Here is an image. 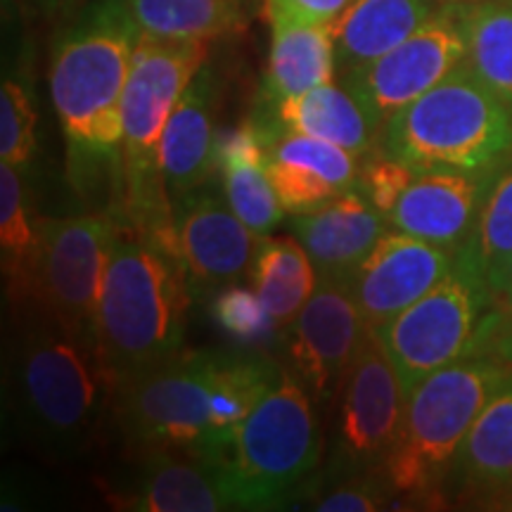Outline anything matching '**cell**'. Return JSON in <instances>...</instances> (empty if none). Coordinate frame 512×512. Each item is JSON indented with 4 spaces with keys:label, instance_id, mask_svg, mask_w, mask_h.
Returning a JSON list of instances; mask_svg holds the SVG:
<instances>
[{
    "label": "cell",
    "instance_id": "6da1fadb",
    "mask_svg": "<svg viewBox=\"0 0 512 512\" xmlns=\"http://www.w3.org/2000/svg\"><path fill=\"white\" fill-rule=\"evenodd\" d=\"M12 306L5 366L12 413L43 456H83L114 401V380L100 347L64 328L34 297Z\"/></svg>",
    "mask_w": 512,
    "mask_h": 512
},
{
    "label": "cell",
    "instance_id": "7a4b0ae2",
    "mask_svg": "<svg viewBox=\"0 0 512 512\" xmlns=\"http://www.w3.org/2000/svg\"><path fill=\"white\" fill-rule=\"evenodd\" d=\"M190 299L181 259L114 223L98 309V347L114 389L181 354Z\"/></svg>",
    "mask_w": 512,
    "mask_h": 512
},
{
    "label": "cell",
    "instance_id": "3957f363",
    "mask_svg": "<svg viewBox=\"0 0 512 512\" xmlns=\"http://www.w3.org/2000/svg\"><path fill=\"white\" fill-rule=\"evenodd\" d=\"M219 470L233 510H280L309 494L323 460L311 394L290 370L219 448H200Z\"/></svg>",
    "mask_w": 512,
    "mask_h": 512
},
{
    "label": "cell",
    "instance_id": "277c9868",
    "mask_svg": "<svg viewBox=\"0 0 512 512\" xmlns=\"http://www.w3.org/2000/svg\"><path fill=\"white\" fill-rule=\"evenodd\" d=\"M140 36L126 0H93L55 41L50 98L69 145L121 150V93Z\"/></svg>",
    "mask_w": 512,
    "mask_h": 512
},
{
    "label": "cell",
    "instance_id": "5b68a950",
    "mask_svg": "<svg viewBox=\"0 0 512 512\" xmlns=\"http://www.w3.org/2000/svg\"><path fill=\"white\" fill-rule=\"evenodd\" d=\"M512 373L491 354H472L427 375L406 394L399 434L382 477L394 496L441 501L465 434L484 403Z\"/></svg>",
    "mask_w": 512,
    "mask_h": 512
},
{
    "label": "cell",
    "instance_id": "8992f818",
    "mask_svg": "<svg viewBox=\"0 0 512 512\" xmlns=\"http://www.w3.org/2000/svg\"><path fill=\"white\" fill-rule=\"evenodd\" d=\"M377 147L418 171H491L512 152V110L463 62L384 121Z\"/></svg>",
    "mask_w": 512,
    "mask_h": 512
},
{
    "label": "cell",
    "instance_id": "52a82bcc",
    "mask_svg": "<svg viewBox=\"0 0 512 512\" xmlns=\"http://www.w3.org/2000/svg\"><path fill=\"white\" fill-rule=\"evenodd\" d=\"M501 313L482 266L465 242L451 271L375 335L408 394L427 375L460 358L486 354Z\"/></svg>",
    "mask_w": 512,
    "mask_h": 512
},
{
    "label": "cell",
    "instance_id": "ba28073f",
    "mask_svg": "<svg viewBox=\"0 0 512 512\" xmlns=\"http://www.w3.org/2000/svg\"><path fill=\"white\" fill-rule=\"evenodd\" d=\"M216 363L219 351H181L117 384L112 413L133 453L202 444Z\"/></svg>",
    "mask_w": 512,
    "mask_h": 512
},
{
    "label": "cell",
    "instance_id": "9c48e42d",
    "mask_svg": "<svg viewBox=\"0 0 512 512\" xmlns=\"http://www.w3.org/2000/svg\"><path fill=\"white\" fill-rule=\"evenodd\" d=\"M403 392L394 363L375 332H366L332 401L330 456L320 477L382 475L399 434Z\"/></svg>",
    "mask_w": 512,
    "mask_h": 512
},
{
    "label": "cell",
    "instance_id": "30bf717a",
    "mask_svg": "<svg viewBox=\"0 0 512 512\" xmlns=\"http://www.w3.org/2000/svg\"><path fill=\"white\" fill-rule=\"evenodd\" d=\"M209 43L164 41L140 36L133 53L124 93H121V121H124V155L128 185L162 178L157 147L178 100L188 91L190 81L207 64Z\"/></svg>",
    "mask_w": 512,
    "mask_h": 512
},
{
    "label": "cell",
    "instance_id": "8fae6325",
    "mask_svg": "<svg viewBox=\"0 0 512 512\" xmlns=\"http://www.w3.org/2000/svg\"><path fill=\"white\" fill-rule=\"evenodd\" d=\"M114 221L91 211L41 219V261L36 290L67 330L98 344V309Z\"/></svg>",
    "mask_w": 512,
    "mask_h": 512
},
{
    "label": "cell",
    "instance_id": "7c38bea8",
    "mask_svg": "<svg viewBox=\"0 0 512 512\" xmlns=\"http://www.w3.org/2000/svg\"><path fill=\"white\" fill-rule=\"evenodd\" d=\"M366 332L349 280L332 278L318 280L304 309L280 332L290 361L287 370L318 408L332 406Z\"/></svg>",
    "mask_w": 512,
    "mask_h": 512
},
{
    "label": "cell",
    "instance_id": "4fadbf2b",
    "mask_svg": "<svg viewBox=\"0 0 512 512\" xmlns=\"http://www.w3.org/2000/svg\"><path fill=\"white\" fill-rule=\"evenodd\" d=\"M460 8H439L411 38L380 60L342 74L382 124L465 62Z\"/></svg>",
    "mask_w": 512,
    "mask_h": 512
},
{
    "label": "cell",
    "instance_id": "5bb4252c",
    "mask_svg": "<svg viewBox=\"0 0 512 512\" xmlns=\"http://www.w3.org/2000/svg\"><path fill=\"white\" fill-rule=\"evenodd\" d=\"M171 204L190 297H209L247 278L261 235L238 219L223 190L209 181Z\"/></svg>",
    "mask_w": 512,
    "mask_h": 512
},
{
    "label": "cell",
    "instance_id": "9a60e30c",
    "mask_svg": "<svg viewBox=\"0 0 512 512\" xmlns=\"http://www.w3.org/2000/svg\"><path fill=\"white\" fill-rule=\"evenodd\" d=\"M458 249L411 238L399 230L384 233L349 278L366 328L375 332L425 297L451 271Z\"/></svg>",
    "mask_w": 512,
    "mask_h": 512
},
{
    "label": "cell",
    "instance_id": "2e32d148",
    "mask_svg": "<svg viewBox=\"0 0 512 512\" xmlns=\"http://www.w3.org/2000/svg\"><path fill=\"white\" fill-rule=\"evenodd\" d=\"M494 174L496 169L418 171L387 214L389 226L434 245L463 247Z\"/></svg>",
    "mask_w": 512,
    "mask_h": 512
},
{
    "label": "cell",
    "instance_id": "e0dca14e",
    "mask_svg": "<svg viewBox=\"0 0 512 512\" xmlns=\"http://www.w3.org/2000/svg\"><path fill=\"white\" fill-rule=\"evenodd\" d=\"M112 501L138 512H216L230 508L219 470L200 448H147Z\"/></svg>",
    "mask_w": 512,
    "mask_h": 512
},
{
    "label": "cell",
    "instance_id": "ac0fdd59",
    "mask_svg": "<svg viewBox=\"0 0 512 512\" xmlns=\"http://www.w3.org/2000/svg\"><path fill=\"white\" fill-rule=\"evenodd\" d=\"M354 152L302 133H275L266 145V174L285 211L309 214L356 188L361 162Z\"/></svg>",
    "mask_w": 512,
    "mask_h": 512
},
{
    "label": "cell",
    "instance_id": "d6986e66",
    "mask_svg": "<svg viewBox=\"0 0 512 512\" xmlns=\"http://www.w3.org/2000/svg\"><path fill=\"white\" fill-rule=\"evenodd\" d=\"M387 223L361 190L351 188L309 214H297L290 226L320 278L349 280L387 233Z\"/></svg>",
    "mask_w": 512,
    "mask_h": 512
},
{
    "label": "cell",
    "instance_id": "ffe728a7",
    "mask_svg": "<svg viewBox=\"0 0 512 512\" xmlns=\"http://www.w3.org/2000/svg\"><path fill=\"white\" fill-rule=\"evenodd\" d=\"M264 117H254L271 133H302V136L328 140L344 150L366 157L380 143L382 119L370 110L368 102L347 81H330L268 105Z\"/></svg>",
    "mask_w": 512,
    "mask_h": 512
},
{
    "label": "cell",
    "instance_id": "44dd1931",
    "mask_svg": "<svg viewBox=\"0 0 512 512\" xmlns=\"http://www.w3.org/2000/svg\"><path fill=\"white\" fill-rule=\"evenodd\" d=\"M512 482V373L484 403L470 432L465 434L451 472L444 498L458 503H479L494 508L496 498Z\"/></svg>",
    "mask_w": 512,
    "mask_h": 512
},
{
    "label": "cell",
    "instance_id": "7402d4cb",
    "mask_svg": "<svg viewBox=\"0 0 512 512\" xmlns=\"http://www.w3.org/2000/svg\"><path fill=\"white\" fill-rule=\"evenodd\" d=\"M216 81L209 64L190 81L171 112L157 147V162L171 202L216 176Z\"/></svg>",
    "mask_w": 512,
    "mask_h": 512
},
{
    "label": "cell",
    "instance_id": "603a6c76",
    "mask_svg": "<svg viewBox=\"0 0 512 512\" xmlns=\"http://www.w3.org/2000/svg\"><path fill=\"white\" fill-rule=\"evenodd\" d=\"M437 10L432 0H354L344 15L330 24L339 72H354L380 60L411 38Z\"/></svg>",
    "mask_w": 512,
    "mask_h": 512
},
{
    "label": "cell",
    "instance_id": "cb8c5ba5",
    "mask_svg": "<svg viewBox=\"0 0 512 512\" xmlns=\"http://www.w3.org/2000/svg\"><path fill=\"white\" fill-rule=\"evenodd\" d=\"M337 50L330 24L273 22L264 95L268 105L335 81Z\"/></svg>",
    "mask_w": 512,
    "mask_h": 512
},
{
    "label": "cell",
    "instance_id": "d4e9b609",
    "mask_svg": "<svg viewBox=\"0 0 512 512\" xmlns=\"http://www.w3.org/2000/svg\"><path fill=\"white\" fill-rule=\"evenodd\" d=\"M283 366L261 349L219 351L209 401V430L197 448H219L271 392Z\"/></svg>",
    "mask_w": 512,
    "mask_h": 512
},
{
    "label": "cell",
    "instance_id": "484cf974",
    "mask_svg": "<svg viewBox=\"0 0 512 512\" xmlns=\"http://www.w3.org/2000/svg\"><path fill=\"white\" fill-rule=\"evenodd\" d=\"M247 278L283 332L316 292L320 275L297 238L264 235Z\"/></svg>",
    "mask_w": 512,
    "mask_h": 512
},
{
    "label": "cell",
    "instance_id": "4316f807",
    "mask_svg": "<svg viewBox=\"0 0 512 512\" xmlns=\"http://www.w3.org/2000/svg\"><path fill=\"white\" fill-rule=\"evenodd\" d=\"M41 247V219L31 214L19 171L0 164V264L5 294L12 304L34 294Z\"/></svg>",
    "mask_w": 512,
    "mask_h": 512
},
{
    "label": "cell",
    "instance_id": "83f0119b",
    "mask_svg": "<svg viewBox=\"0 0 512 512\" xmlns=\"http://www.w3.org/2000/svg\"><path fill=\"white\" fill-rule=\"evenodd\" d=\"M140 34L164 41H204L245 29L242 0H126Z\"/></svg>",
    "mask_w": 512,
    "mask_h": 512
},
{
    "label": "cell",
    "instance_id": "f1b7e54d",
    "mask_svg": "<svg viewBox=\"0 0 512 512\" xmlns=\"http://www.w3.org/2000/svg\"><path fill=\"white\" fill-rule=\"evenodd\" d=\"M465 64L512 110V0H472L460 8Z\"/></svg>",
    "mask_w": 512,
    "mask_h": 512
},
{
    "label": "cell",
    "instance_id": "f546056e",
    "mask_svg": "<svg viewBox=\"0 0 512 512\" xmlns=\"http://www.w3.org/2000/svg\"><path fill=\"white\" fill-rule=\"evenodd\" d=\"M467 247L489 280L512 259V164L498 166Z\"/></svg>",
    "mask_w": 512,
    "mask_h": 512
},
{
    "label": "cell",
    "instance_id": "4dcf8cb0",
    "mask_svg": "<svg viewBox=\"0 0 512 512\" xmlns=\"http://www.w3.org/2000/svg\"><path fill=\"white\" fill-rule=\"evenodd\" d=\"M209 313L216 328L235 339L242 349H259L275 337V332H280L252 285L233 283L221 287L211 294Z\"/></svg>",
    "mask_w": 512,
    "mask_h": 512
},
{
    "label": "cell",
    "instance_id": "1f68e13d",
    "mask_svg": "<svg viewBox=\"0 0 512 512\" xmlns=\"http://www.w3.org/2000/svg\"><path fill=\"white\" fill-rule=\"evenodd\" d=\"M38 114L27 88L5 79L0 88V162L27 169L36 155Z\"/></svg>",
    "mask_w": 512,
    "mask_h": 512
},
{
    "label": "cell",
    "instance_id": "d6a6232c",
    "mask_svg": "<svg viewBox=\"0 0 512 512\" xmlns=\"http://www.w3.org/2000/svg\"><path fill=\"white\" fill-rule=\"evenodd\" d=\"M392 496L382 475H342L313 479L306 501L318 512H373L387 508Z\"/></svg>",
    "mask_w": 512,
    "mask_h": 512
},
{
    "label": "cell",
    "instance_id": "836d02e7",
    "mask_svg": "<svg viewBox=\"0 0 512 512\" xmlns=\"http://www.w3.org/2000/svg\"><path fill=\"white\" fill-rule=\"evenodd\" d=\"M418 169L399 162V159L384 155L380 147L370 150L361 157V171H358L356 188L368 197V202L387 219L401 192L413 181Z\"/></svg>",
    "mask_w": 512,
    "mask_h": 512
},
{
    "label": "cell",
    "instance_id": "e575fe53",
    "mask_svg": "<svg viewBox=\"0 0 512 512\" xmlns=\"http://www.w3.org/2000/svg\"><path fill=\"white\" fill-rule=\"evenodd\" d=\"M354 0H264V15L273 22L335 24Z\"/></svg>",
    "mask_w": 512,
    "mask_h": 512
},
{
    "label": "cell",
    "instance_id": "d590c367",
    "mask_svg": "<svg viewBox=\"0 0 512 512\" xmlns=\"http://www.w3.org/2000/svg\"><path fill=\"white\" fill-rule=\"evenodd\" d=\"M486 354L496 356L505 366L512 368V311H503L501 320H498L494 335L489 339Z\"/></svg>",
    "mask_w": 512,
    "mask_h": 512
},
{
    "label": "cell",
    "instance_id": "8d00e7d4",
    "mask_svg": "<svg viewBox=\"0 0 512 512\" xmlns=\"http://www.w3.org/2000/svg\"><path fill=\"white\" fill-rule=\"evenodd\" d=\"M489 285L498 306L503 311H512V259L503 268H498L494 275H489Z\"/></svg>",
    "mask_w": 512,
    "mask_h": 512
},
{
    "label": "cell",
    "instance_id": "74e56055",
    "mask_svg": "<svg viewBox=\"0 0 512 512\" xmlns=\"http://www.w3.org/2000/svg\"><path fill=\"white\" fill-rule=\"evenodd\" d=\"M83 0H29V5L41 15L55 17V15H69V12L79 8Z\"/></svg>",
    "mask_w": 512,
    "mask_h": 512
},
{
    "label": "cell",
    "instance_id": "f35d334b",
    "mask_svg": "<svg viewBox=\"0 0 512 512\" xmlns=\"http://www.w3.org/2000/svg\"><path fill=\"white\" fill-rule=\"evenodd\" d=\"M494 508H505V510H512V482H510L508 486H505V491H503V494L496 498Z\"/></svg>",
    "mask_w": 512,
    "mask_h": 512
}]
</instances>
